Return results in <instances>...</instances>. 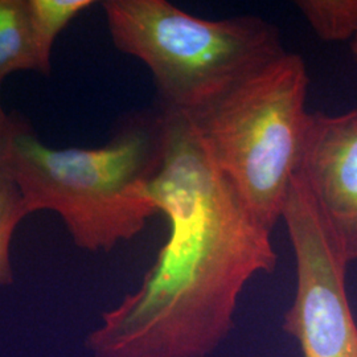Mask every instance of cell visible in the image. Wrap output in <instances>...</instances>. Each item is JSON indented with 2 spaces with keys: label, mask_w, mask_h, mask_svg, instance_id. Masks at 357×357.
Listing matches in <instances>:
<instances>
[{
  "label": "cell",
  "mask_w": 357,
  "mask_h": 357,
  "mask_svg": "<svg viewBox=\"0 0 357 357\" xmlns=\"http://www.w3.org/2000/svg\"><path fill=\"white\" fill-rule=\"evenodd\" d=\"M314 33L326 43H351L357 33V0L295 3Z\"/></svg>",
  "instance_id": "cell-9"
},
{
  "label": "cell",
  "mask_w": 357,
  "mask_h": 357,
  "mask_svg": "<svg viewBox=\"0 0 357 357\" xmlns=\"http://www.w3.org/2000/svg\"><path fill=\"white\" fill-rule=\"evenodd\" d=\"M29 216L15 178L0 165V290L13 281L11 243L17 225Z\"/></svg>",
  "instance_id": "cell-10"
},
{
  "label": "cell",
  "mask_w": 357,
  "mask_h": 357,
  "mask_svg": "<svg viewBox=\"0 0 357 357\" xmlns=\"http://www.w3.org/2000/svg\"><path fill=\"white\" fill-rule=\"evenodd\" d=\"M349 47H351V53H352L354 59L357 61V33L354 40L349 43Z\"/></svg>",
  "instance_id": "cell-12"
},
{
  "label": "cell",
  "mask_w": 357,
  "mask_h": 357,
  "mask_svg": "<svg viewBox=\"0 0 357 357\" xmlns=\"http://www.w3.org/2000/svg\"><path fill=\"white\" fill-rule=\"evenodd\" d=\"M93 0H26V19L38 73L50 76L54 40Z\"/></svg>",
  "instance_id": "cell-7"
},
{
  "label": "cell",
  "mask_w": 357,
  "mask_h": 357,
  "mask_svg": "<svg viewBox=\"0 0 357 357\" xmlns=\"http://www.w3.org/2000/svg\"><path fill=\"white\" fill-rule=\"evenodd\" d=\"M282 221L293 246L296 286L283 328L303 357H357V324L347 294L342 246L296 175Z\"/></svg>",
  "instance_id": "cell-5"
},
{
  "label": "cell",
  "mask_w": 357,
  "mask_h": 357,
  "mask_svg": "<svg viewBox=\"0 0 357 357\" xmlns=\"http://www.w3.org/2000/svg\"><path fill=\"white\" fill-rule=\"evenodd\" d=\"M298 176L347 261H357V109L310 114Z\"/></svg>",
  "instance_id": "cell-6"
},
{
  "label": "cell",
  "mask_w": 357,
  "mask_h": 357,
  "mask_svg": "<svg viewBox=\"0 0 357 357\" xmlns=\"http://www.w3.org/2000/svg\"><path fill=\"white\" fill-rule=\"evenodd\" d=\"M38 72L26 0H0V82L16 72Z\"/></svg>",
  "instance_id": "cell-8"
},
{
  "label": "cell",
  "mask_w": 357,
  "mask_h": 357,
  "mask_svg": "<svg viewBox=\"0 0 357 357\" xmlns=\"http://www.w3.org/2000/svg\"><path fill=\"white\" fill-rule=\"evenodd\" d=\"M0 165L15 178L29 215L53 211L79 249L110 252L146 228L158 209L144 185L162 163L165 118L156 112L128 116L97 149H53L17 113Z\"/></svg>",
  "instance_id": "cell-2"
},
{
  "label": "cell",
  "mask_w": 357,
  "mask_h": 357,
  "mask_svg": "<svg viewBox=\"0 0 357 357\" xmlns=\"http://www.w3.org/2000/svg\"><path fill=\"white\" fill-rule=\"evenodd\" d=\"M308 85L305 60L287 51L216 101L185 114L213 165L273 229L301 166L311 114Z\"/></svg>",
  "instance_id": "cell-4"
},
{
  "label": "cell",
  "mask_w": 357,
  "mask_h": 357,
  "mask_svg": "<svg viewBox=\"0 0 357 357\" xmlns=\"http://www.w3.org/2000/svg\"><path fill=\"white\" fill-rule=\"evenodd\" d=\"M165 151L144 185L168 237L141 286L86 337L93 357H208L229 336L246 284L273 273V228L217 168L188 116L162 109Z\"/></svg>",
  "instance_id": "cell-1"
},
{
  "label": "cell",
  "mask_w": 357,
  "mask_h": 357,
  "mask_svg": "<svg viewBox=\"0 0 357 357\" xmlns=\"http://www.w3.org/2000/svg\"><path fill=\"white\" fill-rule=\"evenodd\" d=\"M118 51L149 68L160 107L191 114L286 53L278 26L255 15L202 19L167 0L101 3Z\"/></svg>",
  "instance_id": "cell-3"
},
{
  "label": "cell",
  "mask_w": 357,
  "mask_h": 357,
  "mask_svg": "<svg viewBox=\"0 0 357 357\" xmlns=\"http://www.w3.org/2000/svg\"><path fill=\"white\" fill-rule=\"evenodd\" d=\"M0 86H1V82H0ZM13 114L6 113V110L3 109L1 101H0V159L8 146V142H10L11 134H13Z\"/></svg>",
  "instance_id": "cell-11"
}]
</instances>
